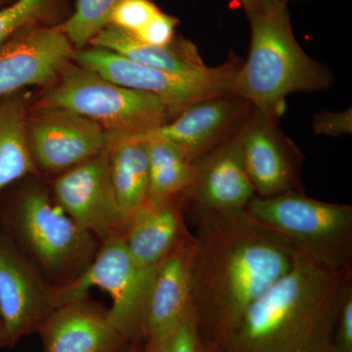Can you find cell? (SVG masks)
<instances>
[{"label": "cell", "instance_id": "1", "mask_svg": "<svg viewBox=\"0 0 352 352\" xmlns=\"http://www.w3.org/2000/svg\"><path fill=\"white\" fill-rule=\"evenodd\" d=\"M192 308L203 344L221 349L252 302L293 265L296 250L245 210H198Z\"/></svg>", "mask_w": 352, "mask_h": 352}, {"label": "cell", "instance_id": "2", "mask_svg": "<svg viewBox=\"0 0 352 352\" xmlns=\"http://www.w3.org/2000/svg\"><path fill=\"white\" fill-rule=\"evenodd\" d=\"M352 267L337 270L296 252L293 265L245 310L224 352H331Z\"/></svg>", "mask_w": 352, "mask_h": 352}, {"label": "cell", "instance_id": "3", "mask_svg": "<svg viewBox=\"0 0 352 352\" xmlns=\"http://www.w3.org/2000/svg\"><path fill=\"white\" fill-rule=\"evenodd\" d=\"M248 18L251 45L234 78L233 95L279 120L289 95L325 91L332 87L331 69L310 57L296 41L287 2H275Z\"/></svg>", "mask_w": 352, "mask_h": 352}, {"label": "cell", "instance_id": "4", "mask_svg": "<svg viewBox=\"0 0 352 352\" xmlns=\"http://www.w3.org/2000/svg\"><path fill=\"white\" fill-rule=\"evenodd\" d=\"M32 106L65 109L120 133L147 134L175 117L154 95L115 85L73 59Z\"/></svg>", "mask_w": 352, "mask_h": 352}, {"label": "cell", "instance_id": "5", "mask_svg": "<svg viewBox=\"0 0 352 352\" xmlns=\"http://www.w3.org/2000/svg\"><path fill=\"white\" fill-rule=\"evenodd\" d=\"M9 220L20 249L54 287L80 276L98 250L94 236L41 187L20 194Z\"/></svg>", "mask_w": 352, "mask_h": 352}, {"label": "cell", "instance_id": "6", "mask_svg": "<svg viewBox=\"0 0 352 352\" xmlns=\"http://www.w3.org/2000/svg\"><path fill=\"white\" fill-rule=\"evenodd\" d=\"M247 210L296 252L333 270L352 267V206L289 191L267 198L254 197Z\"/></svg>", "mask_w": 352, "mask_h": 352}, {"label": "cell", "instance_id": "7", "mask_svg": "<svg viewBox=\"0 0 352 352\" xmlns=\"http://www.w3.org/2000/svg\"><path fill=\"white\" fill-rule=\"evenodd\" d=\"M156 270L142 267L132 258L122 235L109 238L80 276L54 287L56 307L85 298L92 288L101 289L112 300L109 314L113 325L129 344L140 342Z\"/></svg>", "mask_w": 352, "mask_h": 352}, {"label": "cell", "instance_id": "8", "mask_svg": "<svg viewBox=\"0 0 352 352\" xmlns=\"http://www.w3.org/2000/svg\"><path fill=\"white\" fill-rule=\"evenodd\" d=\"M72 59L115 85L154 95L175 116L203 99L233 95L234 78L243 63L236 53L231 52L219 66L208 67L198 74L180 75L138 63L95 46L75 50Z\"/></svg>", "mask_w": 352, "mask_h": 352}, {"label": "cell", "instance_id": "9", "mask_svg": "<svg viewBox=\"0 0 352 352\" xmlns=\"http://www.w3.org/2000/svg\"><path fill=\"white\" fill-rule=\"evenodd\" d=\"M271 119L252 107L237 132L245 170L256 197L303 192L305 156Z\"/></svg>", "mask_w": 352, "mask_h": 352}, {"label": "cell", "instance_id": "10", "mask_svg": "<svg viewBox=\"0 0 352 352\" xmlns=\"http://www.w3.org/2000/svg\"><path fill=\"white\" fill-rule=\"evenodd\" d=\"M53 198L101 242L124 232L126 221L113 190L106 145L96 156L58 176Z\"/></svg>", "mask_w": 352, "mask_h": 352}, {"label": "cell", "instance_id": "11", "mask_svg": "<svg viewBox=\"0 0 352 352\" xmlns=\"http://www.w3.org/2000/svg\"><path fill=\"white\" fill-rule=\"evenodd\" d=\"M55 308L54 286L18 244L0 233V319L9 346L38 330Z\"/></svg>", "mask_w": 352, "mask_h": 352}, {"label": "cell", "instance_id": "12", "mask_svg": "<svg viewBox=\"0 0 352 352\" xmlns=\"http://www.w3.org/2000/svg\"><path fill=\"white\" fill-rule=\"evenodd\" d=\"M27 135L36 168L50 173H64L91 159L106 145V131L99 124L60 108L31 105Z\"/></svg>", "mask_w": 352, "mask_h": 352}, {"label": "cell", "instance_id": "13", "mask_svg": "<svg viewBox=\"0 0 352 352\" xmlns=\"http://www.w3.org/2000/svg\"><path fill=\"white\" fill-rule=\"evenodd\" d=\"M73 44L59 25H31L0 45V99L50 85L71 61Z\"/></svg>", "mask_w": 352, "mask_h": 352}, {"label": "cell", "instance_id": "14", "mask_svg": "<svg viewBox=\"0 0 352 352\" xmlns=\"http://www.w3.org/2000/svg\"><path fill=\"white\" fill-rule=\"evenodd\" d=\"M194 235L162 261L155 272L148 300L143 349L156 352L192 310Z\"/></svg>", "mask_w": 352, "mask_h": 352}, {"label": "cell", "instance_id": "15", "mask_svg": "<svg viewBox=\"0 0 352 352\" xmlns=\"http://www.w3.org/2000/svg\"><path fill=\"white\" fill-rule=\"evenodd\" d=\"M252 109L249 101L236 95L210 97L191 104L148 134L178 146L194 162L239 131Z\"/></svg>", "mask_w": 352, "mask_h": 352}, {"label": "cell", "instance_id": "16", "mask_svg": "<svg viewBox=\"0 0 352 352\" xmlns=\"http://www.w3.org/2000/svg\"><path fill=\"white\" fill-rule=\"evenodd\" d=\"M237 132L194 161L193 176L182 198L197 210H245L256 197L245 170Z\"/></svg>", "mask_w": 352, "mask_h": 352}, {"label": "cell", "instance_id": "17", "mask_svg": "<svg viewBox=\"0 0 352 352\" xmlns=\"http://www.w3.org/2000/svg\"><path fill=\"white\" fill-rule=\"evenodd\" d=\"M43 352H124L129 344L109 309L87 296L59 305L39 325Z\"/></svg>", "mask_w": 352, "mask_h": 352}, {"label": "cell", "instance_id": "18", "mask_svg": "<svg viewBox=\"0 0 352 352\" xmlns=\"http://www.w3.org/2000/svg\"><path fill=\"white\" fill-rule=\"evenodd\" d=\"M182 203V198L147 200L127 220L122 238L139 265L155 270L193 236L185 226Z\"/></svg>", "mask_w": 352, "mask_h": 352}, {"label": "cell", "instance_id": "19", "mask_svg": "<svg viewBox=\"0 0 352 352\" xmlns=\"http://www.w3.org/2000/svg\"><path fill=\"white\" fill-rule=\"evenodd\" d=\"M106 147L113 190L127 222L148 199L149 160L146 134L106 131Z\"/></svg>", "mask_w": 352, "mask_h": 352}, {"label": "cell", "instance_id": "20", "mask_svg": "<svg viewBox=\"0 0 352 352\" xmlns=\"http://www.w3.org/2000/svg\"><path fill=\"white\" fill-rule=\"evenodd\" d=\"M89 45L105 48L138 63L180 75L198 74L208 68L195 44L182 36H176L168 46L150 45L141 43L131 32L109 25L94 36Z\"/></svg>", "mask_w": 352, "mask_h": 352}, {"label": "cell", "instance_id": "21", "mask_svg": "<svg viewBox=\"0 0 352 352\" xmlns=\"http://www.w3.org/2000/svg\"><path fill=\"white\" fill-rule=\"evenodd\" d=\"M31 108L24 92L0 99V193L9 185L36 175L27 135V117Z\"/></svg>", "mask_w": 352, "mask_h": 352}, {"label": "cell", "instance_id": "22", "mask_svg": "<svg viewBox=\"0 0 352 352\" xmlns=\"http://www.w3.org/2000/svg\"><path fill=\"white\" fill-rule=\"evenodd\" d=\"M149 160L150 201L182 198L191 182L194 162L170 141L146 134Z\"/></svg>", "mask_w": 352, "mask_h": 352}, {"label": "cell", "instance_id": "23", "mask_svg": "<svg viewBox=\"0 0 352 352\" xmlns=\"http://www.w3.org/2000/svg\"><path fill=\"white\" fill-rule=\"evenodd\" d=\"M69 14V0H13L0 8V45L31 25H59Z\"/></svg>", "mask_w": 352, "mask_h": 352}, {"label": "cell", "instance_id": "24", "mask_svg": "<svg viewBox=\"0 0 352 352\" xmlns=\"http://www.w3.org/2000/svg\"><path fill=\"white\" fill-rule=\"evenodd\" d=\"M122 0H76L75 8L59 25L60 30L73 44L82 50L110 23L111 14Z\"/></svg>", "mask_w": 352, "mask_h": 352}, {"label": "cell", "instance_id": "25", "mask_svg": "<svg viewBox=\"0 0 352 352\" xmlns=\"http://www.w3.org/2000/svg\"><path fill=\"white\" fill-rule=\"evenodd\" d=\"M159 11V7L152 0H122L111 14L109 25L133 34Z\"/></svg>", "mask_w": 352, "mask_h": 352}, {"label": "cell", "instance_id": "26", "mask_svg": "<svg viewBox=\"0 0 352 352\" xmlns=\"http://www.w3.org/2000/svg\"><path fill=\"white\" fill-rule=\"evenodd\" d=\"M200 332L193 308L156 352H199Z\"/></svg>", "mask_w": 352, "mask_h": 352}, {"label": "cell", "instance_id": "27", "mask_svg": "<svg viewBox=\"0 0 352 352\" xmlns=\"http://www.w3.org/2000/svg\"><path fill=\"white\" fill-rule=\"evenodd\" d=\"M178 24L179 21L177 18L160 10L133 36L141 43L150 45L168 46L176 38V27Z\"/></svg>", "mask_w": 352, "mask_h": 352}, {"label": "cell", "instance_id": "28", "mask_svg": "<svg viewBox=\"0 0 352 352\" xmlns=\"http://www.w3.org/2000/svg\"><path fill=\"white\" fill-rule=\"evenodd\" d=\"M312 127L315 133L318 135L338 138L344 134H351V108L344 111H338V112L322 111L314 116L312 120Z\"/></svg>", "mask_w": 352, "mask_h": 352}, {"label": "cell", "instance_id": "29", "mask_svg": "<svg viewBox=\"0 0 352 352\" xmlns=\"http://www.w3.org/2000/svg\"><path fill=\"white\" fill-rule=\"evenodd\" d=\"M331 352H352V284L347 288L340 305Z\"/></svg>", "mask_w": 352, "mask_h": 352}, {"label": "cell", "instance_id": "30", "mask_svg": "<svg viewBox=\"0 0 352 352\" xmlns=\"http://www.w3.org/2000/svg\"><path fill=\"white\" fill-rule=\"evenodd\" d=\"M239 1L244 7L245 14L249 17L252 14L263 10L265 7L270 6L275 2L282 1V0H239Z\"/></svg>", "mask_w": 352, "mask_h": 352}, {"label": "cell", "instance_id": "31", "mask_svg": "<svg viewBox=\"0 0 352 352\" xmlns=\"http://www.w3.org/2000/svg\"><path fill=\"white\" fill-rule=\"evenodd\" d=\"M4 347L10 346H9L8 339H7V336L6 330H4L3 324H2L1 319H0V349H4Z\"/></svg>", "mask_w": 352, "mask_h": 352}, {"label": "cell", "instance_id": "32", "mask_svg": "<svg viewBox=\"0 0 352 352\" xmlns=\"http://www.w3.org/2000/svg\"><path fill=\"white\" fill-rule=\"evenodd\" d=\"M199 352H224L219 346H214V344H203L201 342L200 349Z\"/></svg>", "mask_w": 352, "mask_h": 352}, {"label": "cell", "instance_id": "33", "mask_svg": "<svg viewBox=\"0 0 352 352\" xmlns=\"http://www.w3.org/2000/svg\"><path fill=\"white\" fill-rule=\"evenodd\" d=\"M139 342H134V344H129L127 347L126 351L124 352H144L143 349V344H139Z\"/></svg>", "mask_w": 352, "mask_h": 352}, {"label": "cell", "instance_id": "34", "mask_svg": "<svg viewBox=\"0 0 352 352\" xmlns=\"http://www.w3.org/2000/svg\"><path fill=\"white\" fill-rule=\"evenodd\" d=\"M11 1H13V0H0V8L10 3Z\"/></svg>", "mask_w": 352, "mask_h": 352}, {"label": "cell", "instance_id": "35", "mask_svg": "<svg viewBox=\"0 0 352 352\" xmlns=\"http://www.w3.org/2000/svg\"><path fill=\"white\" fill-rule=\"evenodd\" d=\"M282 1H285L287 2V3H288V1H289V0H282Z\"/></svg>", "mask_w": 352, "mask_h": 352}]
</instances>
